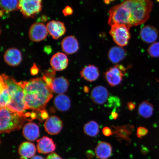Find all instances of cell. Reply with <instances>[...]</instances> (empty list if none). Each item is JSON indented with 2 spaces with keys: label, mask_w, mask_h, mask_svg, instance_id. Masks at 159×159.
Wrapping results in <instances>:
<instances>
[{
  "label": "cell",
  "mask_w": 159,
  "mask_h": 159,
  "mask_svg": "<svg viewBox=\"0 0 159 159\" xmlns=\"http://www.w3.org/2000/svg\"><path fill=\"white\" fill-rule=\"evenodd\" d=\"M19 83L23 89L26 109L37 112L44 110L53 97V91L43 77Z\"/></svg>",
  "instance_id": "cell-1"
},
{
  "label": "cell",
  "mask_w": 159,
  "mask_h": 159,
  "mask_svg": "<svg viewBox=\"0 0 159 159\" xmlns=\"http://www.w3.org/2000/svg\"><path fill=\"white\" fill-rule=\"evenodd\" d=\"M122 3L130 10L131 27L146 23L153 7L152 0H125Z\"/></svg>",
  "instance_id": "cell-2"
},
{
  "label": "cell",
  "mask_w": 159,
  "mask_h": 159,
  "mask_svg": "<svg viewBox=\"0 0 159 159\" xmlns=\"http://www.w3.org/2000/svg\"><path fill=\"white\" fill-rule=\"evenodd\" d=\"M1 78L7 85L11 95V102L8 105L7 108L22 116H25L24 112L26 109L23 89L19 82H17L12 77L5 74L1 75Z\"/></svg>",
  "instance_id": "cell-3"
},
{
  "label": "cell",
  "mask_w": 159,
  "mask_h": 159,
  "mask_svg": "<svg viewBox=\"0 0 159 159\" xmlns=\"http://www.w3.org/2000/svg\"><path fill=\"white\" fill-rule=\"evenodd\" d=\"M0 116L1 134H9L16 130H20L27 120L25 116H22L7 107L1 108Z\"/></svg>",
  "instance_id": "cell-4"
},
{
  "label": "cell",
  "mask_w": 159,
  "mask_h": 159,
  "mask_svg": "<svg viewBox=\"0 0 159 159\" xmlns=\"http://www.w3.org/2000/svg\"><path fill=\"white\" fill-rule=\"evenodd\" d=\"M109 25H125L130 27L131 14L130 9L122 3L112 7L109 11Z\"/></svg>",
  "instance_id": "cell-5"
},
{
  "label": "cell",
  "mask_w": 159,
  "mask_h": 159,
  "mask_svg": "<svg viewBox=\"0 0 159 159\" xmlns=\"http://www.w3.org/2000/svg\"><path fill=\"white\" fill-rule=\"evenodd\" d=\"M130 28L125 25H115L111 26L109 34L116 44L124 47L128 44L130 38Z\"/></svg>",
  "instance_id": "cell-6"
},
{
  "label": "cell",
  "mask_w": 159,
  "mask_h": 159,
  "mask_svg": "<svg viewBox=\"0 0 159 159\" xmlns=\"http://www.w3.org/2000/svg\"><path fill=\"white\" fill-rule=\"evenodd\" d=\"M19 10L25 17H35L42 10V0H19Z\"/></svg>",
  "instance_id": "cell-7"
},
{
  "label": "cell",
  "mask_w": 159,
  "mask_h": 159,
  "mask_svg": "<svg viewBox=\"0 0 159 159\" xmlns=\"http://www.w3.org/2000/svg\"><path fill=\"white\" fill-rule=\"evenodd\" d=\"M127 69L124 66L116 65L110 67L105 73V78L111 87L117 86L121 84L123 77L126 74Z\"/></svg>",
  "instance_id": "cell-8"
},
{
  "label": "cell",
  "mask_w": 159,
  "mask_h": 159,
  "mask_svg": "<svg viewBox=\"0 0 159 159\" xmlns=\"http://www.w3.org/2000/svg\"><path fill=\"white\" fill-rule=\"evenodd\" d=\"M48 33L47 27L43 23H35L30 28L29 39L34 42H39L46 38Z\"/></svg>",
  "instance_id": "cell-9"
},
{
  "label": "cell",
  "mask_w": 159,
  "mask_h": 159,
  "mask_svg": "<svg viewBox=\"0 0 159 159\" xmlns=\"http://www.w3.org/2000/svg\"><path fill=\"white\" fill-rule=\"evenodd\" d=\"M44 127L48 134L56 135L59 134L62 129L63 122L59 117L51 116L45 121Z\"/></svg>",
  "instance_id": "cell-10"
},
{
  "label": "cell",
  "mask_w": 159,
  "mask_h": 159,
  "mask_svg": "<svg viewBox=\"0 0 159 159\" xmlns=\"http://www.w3.org/2000/svg\"><path fill=\"white\" fill-rule=\"evenodd\" d=\"M46 27L49 34L55 39H59L66 32L64 23L60 21H51L47 23Z\"/></svg>",
  "instance_id": "cell-11"
},
{
  "label": "cell",
  "mask_w": 159,
  "mask_h": 159,
  "mask_svg": "<svg viewBox=\"0 0 159 159\" xmlns=\"http://www.w3.org/2000/svg\"><path fill=\"white\" fill-rule=\"evenodd\" d=\"M109 93L108 89L102 85L94 87L91 91V99L95 104L102 105L107 102L109 98Z\"/></svg>",
  "instance_id": "cell-12"
},
{
  "label": "cell",
  "mask_w": 159,
  "mask_h": 159,
  "mask_svg": "<svg viewBox=\"0 0 159 159\" xmlns=\"http://www.w3.org/2000/svg\"><path fill=\"white\" fill-rule=\"evenodd\" d=\"M50 63L55 71H62L67 68L69 59L65 53L57 52L51 57Z\"/></svg>",
  "instance_id": "cell-13"
},
{
  "label": "cell",
  "mask_w": 159,
  "mask_h": 159,
  "mask_svg": "<svg viewBox=\"0 0 159 159\" xmlns=\"http://www.w3.org/2000/svg\"><path fill=\"white\" fill-rule=\"evenodd\" d=\"M4 59L7 64L11 66H16L21 63L22 57L21 52L18 49L11 48L5 52Z\"/></svg>",
  "instance_id": "cell-14"
},
{
  "label": "cell",
  "mask_w": 159,
  "mask_h": 159,
  "mask_svg": "<svg viewBox=\"0 0 159 159\" xmlns=\"http://www.w3.org/2000/svg\"><path fill=\"white\" fill-rule=\"evenodd\" d=\"M159 33L157 29L152 26L146 25L141 29L140 35L141 39L148 43H154L157 39Z\"/></svg>",
  "instance_id": "cell-15"
},
{
  "label": "cell",
  "mask_w": 159,
  "mask_h": 159,
  "mask_svg": "<svg viewBox=\"0 0 159 159\" xmlns=\"http://www.w3.org/2000/svg\"><path fill=\"white\" fill-rule=\"evenodd\" d=\"M62 50L67 54L76 53L79 49V43L76 38L72 35L65 37L61 42Z\"/></svg>",
  "instance_id": "cell-16"
},
{
  "label": "cell",
  "mask_w": 159,
  "mask_h": 159,
  "mask_svg": "<svg viewBox=\"0 0 159 159\" xmlns=\"http://www.w3.org/2000/svg\"><path fill=\"white\" fill-rule=\"evenodd\" d=\"M38 152L40 153L47 154L52 153L55 150L56 145L52 139L44 136L37 141Z\"/></svg>",
  "instance_id": "cell-17"
},
{
  "label": "cell",
  "mask_w": 159,
  "mask_h": 159,
  "mask_svg": "<svg viewBox=\"0 0 159 159\" xmlns=\"http://www.w3.org/2000/svg\"><path fill=\"white\" fill-rule=\"evenodd\" d=\"M113 132L116 138L120 140L130 142L129 136L132 134L134 127L132 125H127L122 126H115L112 125Z\"/></svg>",
  "instance_id": "cell-18"
},
{
  "label": "cell",
  "mask_w": 159,
  "mask_h": 159,
  "mask_svg": "<svg viewBox=\"0 0 159 159\" xmlns=\"http://www.w3.org/2000/svg\"><path fill=\"white\" fill-rule=\"evenodd\" d=\"M23 134L27 140L31 142L35 141L39 136V126L34 123H27L23 126Z\"/></svg>",
  "instance_id": "cell-19"
},
{
  "label": "cell",
  "mask_w": 159,
  "mask_h": 159,
  "mask_svg": "<svg viewBox=\"0 0 159 159\" xmlns=\"http://www.w3.org/2000/svg\"><path fill=\"white\" fill-rule=\"evenodd\" d=\"M95 154L99 159H107L112 156V148L109 143L104 142H99L95 150Z\"/></svg>",
  "instance_id": "cell-20"
},
{
  "label": "cell",
  "mask_w": 159,
  "mask_h": 159,
  "mask_svg": "<svg viewBox=\"0 0 159 159\" xmlns=\"http://www.w3.org/2000/svg\"><path fill=\"white\" fill-rule=\"evenodd\" d=\"M100 75L98 67L94 65H89L83 68L80 75L85 80L93 82L98 79Z\"/></svg>",
  "instance_id": "cell-21"
},
{
  "label": "cell",
  "mask_w": 159,
  "mask_h": 159,
  "mask_svg": "<svg viewBox=\"0 0 159 159\" xmlns=\"http://www.w3.org/2000/svg\"><path fill=\"white\" fill-rule=\"evenodd\" d=\"M37 149L34 144L32 143L25 142L22 143L18 148V152L20 158L27 159L34 156Z\"/></svg>",
  "instance_id": "cell-22"
},
{
  "label": "cell",
  "mask_w": 159,
  "mask_h": 159,
  "mask_svg": "<svg viewBox=\"0 0 159 159\" xmlns=\"http://www.w3.org/2000/svg\"><path fill=\"white\" fill-rule=\"evenodd\" d=\"M126 54V51L124 48L120 46H116L109 49L108 56L111 62L117 64L125 58Z\"/></svg>",
  "instance_id": "cell-23"
},
{
  "label": "cell",
  "mask_w": 159,
  "mask_h": 159,
  "mask_svg": "<svg viewBox=\"0 0 159 159\" xmlns=\"http://www.w3.org/2000/svg\"><path fill=\"white\" fill-rule=\"evenodd\" d=\"M69 85V82L67 79L60 77L53 79L51 88L53 92L56 94H63L66 92Z\"/></svg>",
  "instance_id": "cell-24"
},
{
  "label": "cell",
  "mask_w": 159,
  "mask_h": 159,
  "mask_svg": "<svg viewBox=\"0 0 159 159\" xmlns=\"http://www.w3.org/2000/svg\"><path fill=\"white\" fill-rule=\"evenodd\" d=\"M53 102L56 108L61 112L68 110L71 106L70 99L64 94L57 95L55 97Z\"/></svg>",
  "instance_id": "cell-25"
},
{
  "label": "cell",
  "mask_w": 159,
  "mask_h": 159,
  "mask_svg": "<svg viewBox=\"0 0 159 159\" xmlns=\"http://www.w3.org/2000/svg\"><path fill=\"white\" fill-rule=\"evenodd\" d=\"M11 96L9 89L2 79L0 81V106L1 108L7 107L11 102Z\"/></svg>",
  "instance_id": "cell-26"
},
{
  "label": "cell",
  "mask_w": 159,
  "mask_h": 159,
  "mask_svg": "<svg viewBox=\"0 0 159 159\" xmlns=\"http://www.w3.org/2000/svg\"><path fill=\"white\" fill-rule=\"evenodd\" d=\"M153 105L148 101H144L139 105L138 108V114L145 118H148L153 114Z\"/></svg>",
  "instance_id": "cell-27"
},
{
  "label": "cell",
  "mask_w": 159,
  "mask_h": 159,
  "mask_svg": "<svg viewBox=\"0 0 159 159\" xmlns=\"http://www.w3.org/2000/svg\"><path fill=\"white\" fill-rule=\"evenodd\" d=\"M1 10L9 13L19 10V0H1Z\"/></svg>",
  "instance_id": "cell-28"
},
{
  "label": "cell",
  "mask_w": 159,
  "mask_h": 159,
  "mask_svg": "<svg viewBox=\"0 0 159 159\" xmlns=\"http://www.w3.org/2000/svg\"><path fill=\"white\" fill-rule=\"evenodd\" d=\"M99 127L96 121L91 120L84 125L83 130L87 136L94 137L97 136L99 133Z\"/></svg>",
  "instance_id": "cell-29"
},
{
  "label": "cell",
  "mask_w": 159,
  "mask_h": 159,
  "mask_svg": "<svg viewBox=\"0 0 159 159\" xmlns=\"http://www.w3.org/2000/svg\"><path fill=\"white\" fill-rule=\"evenodd\" d=\"M148 54L152 57H159V42L152 43L148 49Z\"/></svg>",
  "instance_id": "cell-30"
},
{
  "label": "cell",
  "mask_w": 159,
  "mask_h": 159,
  "mask_svg": "<svg viewBox=\"0 0 159 159\" xmlns=\"http://www.w3.org/2000/svg\"><path fill=\"white\" fill-rule=\"evenodd\" d=\"M108 103L106 106L109 108L114 107V108H116L120 106V100L118 97L115 96L109 97L108 99Z\"/></svg>",
  "instance_id": "cell-31"
},
{
  "label": "cell",
  "mask_w": 159,
  "mask_h": 159,
  "mask_svg": "<svg viewBox=\"0 0 159 159\" xmlns=\"http://www.w3.org/2000/svg\"><path fill=\"white\" fill-rule=\"evenodd\" d=\"M148 129L144 127H139L137 129V135L138 138H142L148 134Z\"/></svg>",
  "instance_id": "cell-32"
},
{
  "label": "cell",
  "mask_w": 159,
  "mask_h": 159,
  "mask_svg": "<svg viewBox=\"0 0 159 159\" xmlns=\"http://www.w3.org/2000/svg\"><path fill=\"white\" fill-rule=\"evenodd\" d=\"M102 132L103 134L106 137H109L114 134L113 130L108 127H105L103 128L102 130Z\"/></svg>",
  "instance_id": "cell-33"
},
{
  "label": "cell",
  "mask_w": 159,
  "mask_h": 159,
  "mask_svg": "<svg viewBox=\"0 0 159 159\" xmlns=\"http://www.w3.org/2000/svg\"><path fill=\"white\" fill-rule=\"evenodd\" d=\"M73 12L72 8L68 6H66L62 11V13L65 16L71 15L72 14Z\"/></svg>",
  "instance_id": "cell-34"
},
{
  "label": "cell",
  "mask_w": 159,
  "mask_h": 159,
  "mask_svg": "<svg viewBox=\"0 0 159 159\" xmlns=\"http://www.w3.org/2000/svg\"><path fill=\"white\" fill-rule=\"evenodd\" d=\"M118 117L119 114L116 112V108H114L109 117V119H111V120H116V119L118 118Z\"/></svg>",
  "instance_id": "cell-35"
},
{
  "label": "cell",
  "mask_w": 159,
  "mask_h": 159,
  "mask_svg": "<svg viewBox=\"0 0 159 159\" xmlns=\"http://www.w3.org/2000/svg\"><path fill=\"white\" fill-rule=\"evenodd\" d=\"M46 159H63V158L56 153L52 152L48 155Z\"/></svg>",
  "instance_id": "cell-36"
},
{
  "label": "cell",
  "mask_w": 159,
  "mask_h": 159,
  "mask_svg": "<svg viewBox=\"0 0 159 159\" xmlns=\"http://www.w3.org/2000/svg\"><path fill=\"white\" fill-rule=\"evenodd\" d=\"M39 69L35 63L33 64L31 69V74L33 75H35L39 73Z\"/></svg>",
  "instance_id": "cell-37"
},
{
  "label": "cell",
  "mask_w": 159,
  "mask_h": 159,
  "mask_svg": "<svg viewBox=\"0 0 159 159\" xmlns=\"http://www.w3.org/2000/svg\"><path fill=\"white\" fill-rule=\"evenodd\" d=\"M127 107L129 110L131 111H134L136 108V104L133 102H129L127 103Z\"/></svg>",
  "instance_id": "cell-38"
},
{
  "label": "cell",
  "mask_w": 159,
  "mask_h": 159,
  "mask_svg": "<svg viewBox=\"0 0 159 159\" xmlns=\"http://www.w3.org/2000/svg\"><path fill=\"white\" fill-rule=\"evenodd\" d=\"M44 51L47 53H50L52 51L51 48L48 46L45 47L44 48Z\"/></svg>",
  "instance_id": "cell-39"
},
{
  "label": "cell",
  "mask_w": 159,
  "mask_h": 159,
  "mask_svg": "<svg viewBox=\"0 0 159 159\" xmlns=\"http://www.w3.org/2000/svg\"><path fill=\"white\" fill-rule=\"evenodd\" d=\"M47 16H45V15H43V16H41V20L42 21H43V22H45L47 21Z\"/></svg>",
  "instance_id": "cell-40"
},
{
  "label": "cell",
  "mask_w": 159,
  "mask_h": 159,
  "mask_svg": "<svg viewBox=\"0 0 159 159\" xmlns=\"http://www.w3.org/2000/svg\"><path fill=\"white\" fill-rule=\"evenodd\" d=\"M31 159H45L42 157L39 156H35L31 158Z\"/></svg>",
  "instance_id": "cell-41"
},
{
  "label": "cell",
  "mask_w": 159,
  "mask_h": 159,
  "mask_svg": "<svg viewBox=\"0 0 159 159\" xmlns=\"http://www.w3.org/2000/svg\"><path fill=\"white\" fill-rule=\"evenodd\" d=\"M84 90L85 93H88L89 90V89L88 86H85L84 87Z\"/></svg>",
  "instance_id": "cell-42"
},
{
  "label": "cell",
  "mask_w": 159,
  "mask_h": 159,
  "mask_svg": "<svg viewBox=\"0 0 159 159\" xmlns=\"http://www.w3.org/2000/svg\"><path fill=\"white\" fill-rule=\"evenodd\" d=\"M104 3H106V4H108L111 2L110 0H104Z\"/></svg>",
  "instance_id": "cell-43"
},
{
  "label": "cell",
  "mask_w": 159,
  "mask_h": 159,
  "mask_svg": "<svg viewBox=\"0 0 159 159\" xmlns=\"http://www.w3.org/2000/svg\"><path fill=\"white\" fill-rule=\"evenodd\" d=\"M4 12L2 10H1V12H0V15L1 17L3 16Z\"/></svg>",
  "instance_id": "cell-44"
},
{
  "label": "cell",
  "mask_w": 159,
  "mask_h": 159,
  "mask_svg": "<svg viewBox=\"0 0 159 159\" xmlns=\"http://www.w3.org/2000/svg\"><path fill=\"white\" fill-rule=\"evenodd\" d=\"M115 1V0H110V2H111V1Z\"/></svg>",
  "instance_id": "cell-45"
},
{
  "label": "cell",
  "mask_w": 159,
  "mask_h": 159,
  "mask_svg": "<svg viewBox=\"0 0 159 159\" xmlns=\"http://www.w3.org/2000/svg\"><path fill=\"white\" fill-rule=\"evenodd\" d=\"M157 1L159 2V0H157Z\"/></svg>",
  "instance_id": "cell-46"
}]
</instances>
